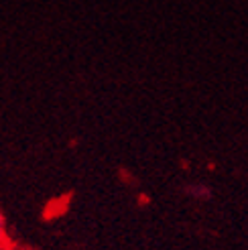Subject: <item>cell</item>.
Wrapping results in <instances>:
<instances>
[{
	"mask_svg": "<svg viewBox=\"0 0 248 250\" xmlns=\"http://www.w3.org/2000/svg\"><path fill=\"white\" fill-rule=\"evenodd\" d=\"M187 193H189L193 199H200V197H206V199H207L209 195H212V191H209L206 185H193V187H187Z\"/></svg>",
	"mask_w": 248,
	"mask_h": 250,
	"instance_id": "obj_1",
	"label": "cell"
},
{
	"mask_svg": "<svg viewBox=\"0 0 248 250\" xmlns=\"http://www.w3.org/2000/svg\"><path fill=\"white\" fill-rule=\"evenodd\" d=\"M4 238V216L0 214V240Z\"/></svg>",
	"mask_w": 248,
	"mask_h": 250,
	"instance_id": "obj_2",
	"label": "cell"
},
{
	"mask_svg": "<svg viewBox=\"0 0 248 250\" xmlns=\"http://www.w3.org/2000/svg\"><path fill=\"white\" fill-rule=\"evenodd\" d=\"M0 250H4V246H2V244H0Z\"/></svg>",
	"mask_w": 248,
	"mask_h": 250,
	"instance_id": "obj_3",
	"label": "cell"
}]
</instances>
